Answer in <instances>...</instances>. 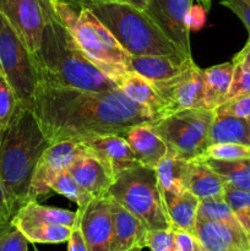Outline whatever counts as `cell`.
I'll return each instance as SVG.
<instances>
[{"label":"cell","instance_id":"1","mask_svg":"<svg viewBox=\"0 0 250 251\" xmlns=\"http://www.w3.org/2000/svg\"><path fill=\"white\" fill-rule=\"evenodd\" d=\"M31 110L50 145L124 136L135 125L156 120L149 108L132 102L119 87L85 91L37 82Z\"/></svg>","mask_w":250,"mask_h":251},{"label":"cell","instance_id":"2","mask_svg":"<svg viewBox=\"0 0 250 251\" xmlns=\"http://www.w3.org/2000/svg\"><path fill=\"white\" fill-rule=\"evenodd\" d=\"M44 28L41 47L31 54L37 82L68 86L85 91H110L118 82L100 71L85 55L73 34L54 11L50 0H41Z\"/></svg>","mask_w":250,"mask_h":251},{"label":"cell","instance_id":"3","mask_svg":"<svg viewBox=\"0 0 250 251\" xmlns=\"http://www.w3.org/2000/svg\"><path fill=\"white\" fill-rule=\"evenodd\" d=\"M49 146L32 110L17 104L0 141V184L16 212L27 203L34 167Z\"/></svg>","mask_w":250,"mask_h":251},{"label":"cell","instance_id":"4","mask_svg":"<svg viewBox=\"0 0 250 251\" xmlns=\"http://www.w3.org/2000/svg\"><path fill=\"white\" fill-rule=\"evenodd\" d=\"M50 4L85 55L119 85L120 77L132 71L131 56L109 29L90 9H76L58 0H50Z\"/></svg>","mask_w":250,"mask_h":251},{"label":"cell","instance_id":"5","mask_svg":"<svg viewBox=\"0 0 250 251\" xmlns=\"http://www.w3.org/2000/svg\"><path fill=\"white\" fill-rule=\"evenodd\" d=\"M90 10L109 29L130 56H184L145 10L115 0L96 4Z\"/></svg>","mask_w":250,"mask_h":251},{"label":"cell","instance_id":"6","mask_svg":"<svg viewBox=\"0 0 250 251\" xmlns=\"http://www.w3.org/2000/svg\"><path fill=\"white\" fill-rule=\"evenodd\" d=\"M107 196L139 218L149 230L172 228L154 168L140 164L122 172L115 176Z\"/></svg>","mask_w":250,"mask_h":251},{"label":"cell","instance_id":"7","mask_svg":"<svg viewBox=\"0 0 250 251\" xmlns=\"http://www.w3.org/2000/svg\"><path fill=\"white\" fill-rule=\"evenodd\" d=\"M215 110L206 108L184 109L149 123L167 146L186 161L203 157L208 149V134Z\"/></svg>","mask_w":250,"mask_h":251},{"label":"cell","instance_id":"8","mask_svg":"<svg viewBox=\"0 0 250 251\" xmlns=\"http://www.w3.org/2000/svg\"><path fill=\"white\" fill-rule=\"evenodd\" d=\"M0 73L16 95L19 104L31 109L37 75L31 53L11 25L0 14Z\"/></svg>","mask_w":250,"mask_h":251},{"label":"cell","instance_id":"9","mask_svg":"<svg viewBox=\"0 0 250 251\" xmlns=\"http://www.w3.org/2000/svg\"><path fill=\"white\" fill-rule=\"evenodd\" d=\"M152 85L166 103L164 117L184 109L205 108L203 70L196 64L169 80Z\"/></svg>","mask_w":250,"mask_h":251},{"label":"cell","instance_id":"10","mask_svg":"<svg viewBox=\"0 0 250 251\" xmlns=\"http://www.w3.org/2000/svg\"><path fill=\"white\" fill-rule=\"evenodd\" d=\"M85 152L80 142L63 141L50 145L34 167L29 184L27 202L37 201L51 190V184L77 157Z\"/></svg>","mask_w":250,"mask_h":251},{"label":"cell","instance_id":"11","mask_svg":"<svg viewBox=\"0 0 250 251\" xmlns=\"http://www.w3.org/2000/svg\"><path fill=\"white\" fill-rule=\"evenodd\" d=\"M193 0H150L145 12L185 58L191 56L188 14Z\"/></svg>","mask_w":250,"mask_h":251},{"label":"cell","instance_id":"12","mask_svg":"<svg viewBox=\"0 0 250 251\" xmlns=\"http://www.w3.org/2000/svg\"><path fill=\"white\" fill-rule=\"evenodd\" d=\"M0 14L9 21L29 53H36L44 28L41 0H0Z\"/></svg>","mask_w":250,"mask_h":251},{"label":"cell","instance_id":"13","mask_svg":"<svg viewBox=\"0 0 250 251\" xmlns=\"http://www.w3.org/2000/svg\"><path fill=\"white\" fill-rule=\"evenodd\" d=\"M80 225L88 251H112L113 220L110 199H93L85 208H77Z\"/></svg>","mask_w":250,"mask_h":251},{"label":"cell","instance_id":"14","mask_svg":"<svg viewBox=\"0 0 250 251\" xmlns=\"http://www.w3.org/2000/svg\"><path fill=\"white\" fill-rule=\"evenodd\" d=\"M194 233L205 251H250V235L242 226L196 221Z\"/></svg>","mask_w":250,"mask_h":251},{"label":"cell","instance_id":"15","mask_svg":"<svg viewBox=\"0 0 250 251\" xmlns=\"http://www.w3.org/2000/svg\"><path fill=\"white\" fill-rule=\"evenodd\" d=\"M80 144L107 166L114 179L122 172L140 166L125 137L120 135L93 137Z\"/></svg>","mask_w":250,"mask_h":251},{"label":"cell","instance_id":"16","mask_svg":"<svg viewBox=\"0 0 250 251\" xmlns=\"http://www.w3.org/2000/svg\"><path fill=\"white\" fill-rule=\"evenodd\" d=\"M68 171L95 199L105 198L114 181V176L107 166L86 149L85 152L70 164Z\"/></svg>","mask_w":250,"mask_h":251},{"label":"cell","instance_id":"17","mask_svg":"<svg viewBox=\"0 0 250 251\" xmlns=\"http://www.w3.org/2000/svg\"><path fill=\"white\" fill-rule=\"evenodd\" d=\"M193 64H195L193 58L181 55L131 56V70L152 83L169 80Z\"/></svg>","mask_w":250,"mask_h":251},{"label":"cell","instance_id":"18","mask_svg":"<svg viewBox=\"0 0 250 251\" xmlns=\"http://www.w3.org/2000/svg\"><path fill=\"white\" fill-rule=\"evenodd\" d=\"M110 211L113 220L112 251H126L135 247L144 249L142 243L149 229L141 221L112 199Z\"/></svg>","mask_w":250,"mask_h":251},{"label":"cell","instance_id":"19","mask_svg":"<svg viewBox=\"0 0 250 251\" xmlns=\"http://www.w3.org/2000/svg\"><path fill=\"white\" fill-rule=\"evenodd\" d=\"M124 137L137 162L150 168H156L168 150L166 142L152 130L149 123L135 125L127 130Z\"/></svg>","mask_w":250,"mask_h":251},{"label":"cell","instance_id":"20","mask_svg":"<svg viewBox=\"0 0 250 251\" xmlns=\"http://www.w3.org/2000/svg\"><path fill=\"white\" fill-rule=\"evenodd\" d=\"M161 193L172 228L190 233L195 232L200 200L189 191H184L178 195L163 190H161Z\"/></svg>","mask_w":250,"mask_h":251},{"label":"cell","instance_id":"21","mask_svg":"<svg viewBox=\"0 0 250 251\" xmlns=\"http://www.w3.org/2000/svg\"><path fill=\"white\" fill-rule=\"evenodd\" d=\"M190 162L184 159L174 150L168 147L167 153L154 168L159 189L175 195L188 191L186 185H188Z\"/></svg>","mask_w":250,"mask_h":251},{"label":"cell","instance_id":"22","mask_svg":"<svg viewBox=\"0 0 250 251\" xmlns=\"http://www.w3.org/2000/svg\"><path fill=\"white\" fill-rule=\"evenodd\" d=\"M119 88L132 102L149 108L156 119L164 117L166 103L154 86L139 74L130 71L123 75L119 80Z\"/></svg>","mask_w":250,"mask_h":251},{"label":"cell","instance_id":"23","mask_svg":"<svg viewBox=\"0 0 250 251\" xmlns=\"http://www.w3.org/2000/svg\"><path fill=\"white\" fill-rule=\"evenodd\" d=\"M225 186V181L206 163L203 157L190 162L186 190L199 200L223 198Z\"/></svg>","mask_w":250,"mask_h":251},{"label":"cell","instance_id":"24","mask_svg":"<svg viewBox=\"0 0 250 251\" xmlns=\"http://www.w3.org/2000/svg\"><path fill=\"white\" fill-rule=\"evenodd\" d=\"M208 144L250 145V123L245 118L221 114L215 112L208 134Z\"/></svg>","mask_w":250,"mask_h":251},{"label":"cell","instance_id":"25","mask_svg":"<svg viewBox=\"0 0 250 251\" xmlns=\"http://www.w3.org/2000/svg\"><path fill=\"white\" fill-rule=\"evenodd\" d=\"M234 64H218L203 70L205 80V108L215 110L227 100L233 77Z\"/></svg>","mask_w":250,"mask_h":251},{"label":"cell","instance_id":"26","mask_svg":"<svg viewBox=\"0 0 250 251\" xmlns=\"http://www.w3.org/2000/svg\"><path fill=\"white\" fill-rule=\"evenodd\" d=\"M77 220V211L64 210V208L50 207L39 205L37 201H29L19 208L12 216L11 222H36L47 225H59L73 228Z\"/></svg>","mask_w":250,"mask_h":251},{"label":"cell","instance_id":"27","mask_svg":"<svg viewBox=\"0 0 250 251\" xmlns=\"http://www.w3.org/2000/svg\"><path fill=\"white\" fill-rule=\"evenodd\" d=\"M203 159L221 176L225 185L238 190H250V158L222 161L203 157Z\"/></svg>","mask_w":250,"mask_h":251},{"label":"cell","instance_id":"28","mask_svg":"<svg viewBox=\"0 0 250 251\" xmlns=\"http://www.w3.org/2000/svg\"><path fill=\"white\" fill-rule=\"evenodd\" d=\"M32 244H61L69 240L71 227L36 222H11Z\"/></svg>","mask_w":250,"mask_h":251},{"label":"cell","instance_id":"29","mask_svg":"<svg viewBox=\"0 0 250 251\" xmlns=\"http://www.w3.org/2000/svg\"><path fill=\"white\" fill-rule=\"evenodd\" d=\"M198 221H221L230 225L242 226L225 198L200 200L198 208Z\"/></svg>","mask_w":250,"mask_h":251},{"label":"cell","instance_id":"30","mask_svg":"<svg viewBox=\"0 0 250 251\" xmlns=\"http://www.w3.org/2000/svg\"><path fill=\"white\" fill-rule=\"evenodd\" d=\"M51 190L74 201L77 205V208H85L95 199L74 179L68 169L54 180L51 184Z\"/></svg>","mask_w":250,"mask_h":251},{"label":"cell","instance_id":"31","mask_svg":"<svg viewBox=\"0 0 250 251\" xmlns=\"http://www.w3.org/2000/svg\"><path fill=\"white\" fill-rule=\"evenodd\" d=\"M223 198L230 206L242 227L250 235V190H238L225 185Z\"/></svg>","mask_w":250,"mask_h":251},{"label":"cell","instance_id":"32","mask_svg":"<svg viewBox=\"0 0 250 251\" xmlns=\"http://www.w3.org/2000/svg\"><path fill=\"white\" fill-rule=\"evenodd\" d=\"M203 157L222 161L250 158V145L243 144H216L208 146Z\"/></svg>","mask_w":250,"mask_h":251},{"label":"cell","instance_id":"33","mask_svg":"<svg viewBox=\"0 0 250 251\" xmlns=\"http://www.w3.org/2000/svg\"><path fill=\"white\" fill-rule=\"evenodd\" d=\"M17 98L6 78L0 73V126L6 127L16 110Z\"/></svg>","mask_w":250,"mask_h":251},{"label":"cell","instance_id":"34","mask_svg":"<svg viewBox=\"0 0 250 251\" xmlns=\"http://www.w3.org/2000/svg\"><path fill=\"white\" fill-rule=\"evenodd\" d=\"M142 247L149 248L151 251H178L174 229L169 228V229L149 230L142 243Z\"/></svg>","mask_w":250,"mask_h":251},{"label":"cell","instance_id":"35","mask_svg":"<svg viewBox=\"0 0 250 251\" xmlns=\"http://www.w3.org/2000/svg\"><path fill=\"white\" fill-rule=\"evenodd\" d=\"M245 95H250V68L240 64H234L232 82L225 100Z\"/></svg>","mask_w":250,"mask_h":251},{"label":"cell","instance_id":"36","mask_svg":"<svg viewBox=\"0 0 250 251\" xmlns=\"http://www.w3.org/2000/svg\"><path fill=\"white\" fill-rule=\"evenodd\" d=\"M215 112L247 119L250 115V95L230 98V100L222 103L220 107L216 108Z\"/></svg>","mask_w":250,"mask_h":251},{"label":"cell","instance_id":"37","mask_svg":"<svg viewBox=\"0 0 250 251\" xmlns=\"http://www.w3.org/2000/svg\"><path fill=\"white\" fill-rule=\"evenodd\" d=\"M28 240L12 226L9 232L0 238V251H28Z\"/></svg>","mask_w":250,"mask_h":251},{"label":"cell","instance_id":"38","mask_svg":"<svg viewBox=\"0 0 250 251\" xmlns=\"http://www.w3.org/2000/svg\"><path fill=\"white\" fill-rule=\"evenodd\" d=\"M174 235H175L176 249H178V251H205L201 243L199 242L195 233L174 229Z\"/></svg>","mask_w":250,"mask_h":251},{"label":"cell","instance_id":"39","mask_svg":"<svg viewBox=\"0 0 250 251\" xmlns=\"http://www.w3.org/2000/svg\"><path fill=\"white\" fill-rule=\"evenodd\" d=\"M223 6L228 7L230 11L234 12L240 21L247 27V31L250 37V2L244 0H221Z\"/></svg>","mask_w":250,"mask_h":251},{"label":"cell","instance_id":"40","mask_svg":"<svg viewBox=\"0 0 250 251\" xmlns=\"http://www.w3.org/2000/svg\"><path fill=\"white\" fill-rule=\"evenodd\" d=\"M68 251H88L87 244H86L77 220H76L75 226L71 229V234L69 237Z\"/></svg>","mask_w":250,"mask_h":251},{"label":"cell","instance_id":"41","mask_svg":"<svg viewBox=\"0 0 250 251\" xmlns=\"http://www.w3.org/2000/svg\"><path fill=\"white\" fill-rule=\"evenodd\" d=\"M205 7L201 5H193L188 14V25L190 29H199L203 24H205Z\"/></svg>","mask_w":250,"mask_h":251},{"label":"cell","instance_id":"42","mask_svg":"<svg viewBox=\"0 0 250 251\" xmlns=\"http://www.w3.org/2000/svg\"><path fill=\"white\" fill-rule=\"evenodd\" d=\"M16 213L11 201L7 198L4 188L0 184V221H11L12 216Z\"/></svg>","mask_w":250,"mask_h":251},{"label":"cell","instance_id":"43","mask_svg":"<svg viewBox=\"0 0 250 251\" xmlns=\"http://www.w3.org/2000/svg\"><path fill=\"white\" fill-rule=\"evenodd\" d=\"M58 1L64 2L66 5H70V6L76 7V9H90L91 6H93L96 4L113 1V0H58Z\"/></svg>","mask_w":250,"mask_h":251},{"label":"cell","instance_id":"44","mask_svg":"<svg viewBox=\"0 0 250 251\" xmlns=\"http://www.w3.org/2000/svg\"><path fill=\"white\" fill-rule=\"evenodd\" d=\"M232 61L234 64H240V65L250 68V44H245L244 48H243L239 53L235 54Z\"/></svg>","mask_w":250,"mask_h":251},{"label":"cell","instance_id":"45","mask_svg":"<svg viewBox=\"0 0 250 251\" xmlns=\"http://www.w3.org/2000/svg\"><path fill=\"white\" fill-rule=\"evenodd\" d=\"M115 1L124 2V4L130 5V6H134L139 10H145L150 0H115Z\"/></svg>","mask_w":250,"mask_h":251},{"label":"cell","instance_id":"46","mask_svg":"<svg viewBox=\"0 0 250 251\" xmlns=\"http://www.w3.org/2000/svg\"><path fill=\"white\" fill-rule=\"evenodd\" d=\"M12 228L11 221H0V238Z\"/></svg>","mask_w":250,"mask_h":251},{"label":"cell","instance_id":"47","mask_svg":"<svg viewBox=\"0 0 250 251\" xmlns=\"http://www.w3.org/2000/svg\"><path fill=\"white\" fill-rule=\"evenodd\" d=\"M141 250H142V248L135 247V248H131V249H129V250H126V251H141Z\"/></svg>","mask_w":250,"mask_h":251},{"label":"cell","instance_id":"48","mask_svg":"<svg viewBox=\"0 0 250 251\" xmlns=\"http://www.w3.org/2000/svg\"><path fill=\"white\" fill-rule=\"evenodd\" d=\"M1 135H2V130H0V141H1Z\"/></svg>","mask_w":250,"mask_h":251},{"label":"cell","instance_id":"49","mask_svg":"<svg viewBox=\"0 0 250 251\" xmlns=\"http://www.w3.org/2000/svg\"><path fill=\"white\" fill-rule=\"evenodd\" d=\"M33 251H39V250H38V249H37V248H36V247H34V248H33Z\"/></svg>","mask_w":250,"mask_h":251},{"label":"cell","instance_id":"50","mask_svg":"<svg viewBox=\"0 0 250 251\" xmlns=\"http://www.w3.org/2000/svg\"><path fill=\"white\" fill-rule=\"evenodd\" d=\"M247 119H248V122H249V123H250V115H249V117H248V118H247Z\"/></svg>","mask_w":250,"mask_h":251},{"label":"cell","instance_id":"51","mask_svg":"<svg viewBox=\"0 0 250 251\" xmlns=\"http://www.w3.org/2000/svg\"><path fill=\"white\" fill-rule=\"evenodd\" d=\"M247 43H249V44H250V37H249V39H248V42H247Z\"/></svg>","mask_w":250,"mask_h":251},{"label":"cell","instance_id":"52","mask_svg":"<svg viewBox=\"0 0 250 251\" xmlns=\"http://www.w3.org/2000/svg\"><path fill=\"white\" fill-rule=\"evenodd\" d=\"M244 1H248V2H250V0H244Z\"/></svg>","mask_w":250,"mask_h":251},{"label":"cell","instance_id":"53","mask_svg":"<svg viewBox=\"0 0 250 251\" xmlns=\"http://www.w3.org/2000/svg\"><path fill=\"white\" fill-rule=\"evenodd\" d=\"M0 130H2V129H1V126H0Z\"/></svg>","mask_w":250,"mask_h":251}]
</instances>
